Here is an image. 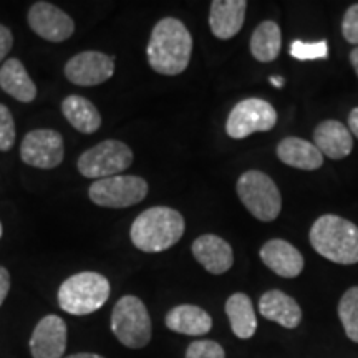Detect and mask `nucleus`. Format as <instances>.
Returning a JSON list of instances; mask_svg holds the SVG:
<instances>
[{"label":"nucleus","mask_w":358,"mask_h":358,"mask_svg":"<svg viewBox=\"0 0 358 358\" xmlns=\"http://www.w3.org/2000/svg\"><path fill=\"white\" fill-rule=\"evenodd\" d=\"M148 62L156 73L174 75L187 69L192 53V37L181 20L166 17L155 25L148 42Z\"/></svg>","instance_id":"f257e3e1"},{"label":"nucleus","mask_w":358,"mask_h":358,"mask_svg":"<svg viewBox=\"0 0 358 358\" xmlns=\"http://www.w3.org/2000/svg\"><path fill=\"white\" fill-rule=\"evenodd\" d=\"M186 222L176 209L156 206L134 219L129 237L136 249L148 254L163 252L173 248L185 234Z\"/></svg>","instance_id":"f03ea898"},{"label":"nucleus","mask_w":358,"mask_h":358,"mask_svg":"<svg viewBox=\"0 0 358 358\" xmlns=\"http://www.w3.org/2000/svg\"><path fill=\"white\" fill-rule=\"evenodd\" d=\"M308 237L322 257L342 266L358 262V227L348 219L334 214L320 216L312 224Z\"/></svg>","instance_id":"7ed1b4c3"},{"label":"nucleus","mask_w":358,"mask_h":358,"mask_svg":"<svg viewBox=\"0 0 358 358\" xmlns=\"http://www.w3.org/2000/svg\"><path fill=\"white\" fill-rule=\"evenodd\" d=\"M111 292L110 282L98 272H78L58 289V306L70 315H88L105 306Z\"/></svg>","instance_id":"20e7f679"},{"label":"nucleus","mask_w":358,"mask_h":358,"mask_svg":"<svg viewBox=\"0 0 358 358\" xmlns=\"http://www.w3.org/2000/svg\"><path fill=\"white\" fill-rule=\"evenodd\" d=\"M111 332L128 348H145L151 342V317L141 299L124 295L111 312Z\"/></svg>","instance_id":"39448f33"},{"label":"nucleus","mask_w":358,"mask_h":358,"mask_svg":"<svg viewBox=\"0 0 358 358\" xmlns=\"http://www.w3.org/2000/svg\"><path fill=\"white\" fill-rule=\"evenodd\" d=\"M237 196L245 209L262 222H271L279 217L282 198L279 187L266 173L250 169L237 179Z\"/></svg>","instance_id":"423d86ee"},{"label":"nucleus","mask_w":358,"mask_h":358,"mask_svg":"<svg viewBox=\"0 0 358 358\" xmlns=\"http://www.w3.org/2000/svg\"><path fill=\"white\" fill-rule=\"evenodd\" d=\"M133 163V151L127 143L105 140L90 148L78 158L77 168L85 178L105 179L118 176Z\"/></svg>","instance_id":"0eeeda50"},{"label":"nucleus","mask_w":358,"mask_h":358,"mask_svg":"<svg viewBox=\"0 0 358 358\" xmlns=\"http://www.w3.org/2000/svg\"><path fill=\"white\" fill-rule=\"evenodd\" d=\"M90 199L96 206L123 209L141 203L148 196V182L140 176H111L96 179L88 189Z\"/></svg>","instance_id":"6e6552de"},{"label":"nucleus","mask_w":358,"mask_h":358,"mask_svg":"<svg viewBox=\"0 0 358 358\" xmlns=\"http://www.w3.org/2000/svg\"><path fill=\"white\" fill-rule=\"evenodd\" d=\"M277 123L274 106L261 98H248L232 108L226 131L232 140H244L252 133L271 131Z\"/></svg>","instance_id":"1a4fd4ad"},{"label":"nucleus","mask_w":358,"mask_h":358,"mask_svg":"<svg viewBox=\"0 0 358 358\" xmlns=\"http://www.w3.org/2000/svg\"><path fill=\"white\" fill-rule=\"evenodd\" d=\"M64 138L55 129H34L20 145V158L25 164L40 169H53L64 161Z\"/></svg>","instance_id":"9d476101"},{"label":"nucleus","mask_w":358,"mask_h":358,"mask_svg":"<svg viewBox=\"0 0 358 358\" xmlns=\"http://www.w3.org/2000/svg\"><path fill=\"white\" fill-rule=\"evenodd\" d=\"M65 77L80 87H95L113 77L115 58L101 52H82L71 57L65 65Z\"/></svg>","instance_id":"9b49d317"},{"label":"nucleus","mask_w":358,"mask_h":358,"mask_svg":"<svg viewBox=\"0 0 358 358\" xmlns=\"http://www.w3.org/2000/svg\"><path fill=\"white\" fill-rule=\"evenodd\" d=\"M29 25L38 37L60 43L75 32V22L69 13L48 2H37L29 10Z\"/></svg>","instance_id":"f8f14e48"},{"label":"nucleus","mask_w":358,"mask_h":358,"mask_svg":"<svg viewBox=\"0 0 358 358\" xmlns=\"http://www.w3.org/2000/svg\"><path fill=\"white\" fill-rule=\"evenodd\" d=\"M66 350V324L58 315H45L30 337L34 358H64Z\"/></svg>","instance_id":"ddd939ff"},{"label":"nucleus","mask_w":358,"mask_h":358,"mask_svg":"<svg viewBox=\"0 0 358 358\" xmlns=\"http://www.w3.org/2000/svg\"><path fill=\"white\" fill-rule=\"evenodd\" d=\"M192 256L209 274L221 275L227 272L234 264L232 248L222 237L216 234L199 236L192 243Z\"/></svg>","instance_id":"4468645a"},{"label":"nucleus","mask_w":358,"mask_h":358,"mask_svg":"<svg viewBox=\"0 0 358 358\" xmlns=\"http://www.w3.org/2000/svg\"><path fill=\"white\" fill-rule=\"evenodd\" d=\"M261 261L277 275L294 279L301 275L303 257L301 250L284 239H271L262 245Z\"/></svg>","instance_id":"2eb2a0df"},{"label":"nucleus","mask_w":358,"mask_h":358,"mask_svg":"<svg viewBox=\"0 0 358 358\" xmlns=\"http://www.w3.org/2000/svg\"><path fill=\"white\" fill-rule=\"evenodd\" d=\"M248 2L245 0H214L209 12V27L214 37L229 40L243 29Z\"/></svg>","instance_id":"dca6fc26"},{"label":"nucleus","mask_w":358,"mask_h":358,"mask_svg":"<svg viewBox=\"0 0 358 358\" xmlns=\"http://www.w3.org/2000/svg\"><path fill=\"white\" fill-rule=\"evenodd\" d=\"M313 145L322 155L330 159H343L352 153V133L337 120L322 122L313 131Z\"/></svg>","instance_id":"f3484780"},{"label":"nucleus","mask_w":358,"mask_h":358,"mask_svg":"<svg viewBox=\"0 0 358 358\" xmlns=\"http://www.w3.org/2000/svg\"><path fill=\"white\" fill-rule=\"evenodd\" d=\"M259 312L264 319L275 322L284 329H295L302 322V308L282 290H268L259 299Z\"/></svg>","instance_id":"a211bd4d"},{"label":"nucleus","mask_w":358,"mask_h":358,"mask_svg":"<svg viewBox=\"0 0 358 358\" xmlns=\"http://www.w3.org/2000/svg\"><path fill=\"white\" fill-rule=\"evenodd\" d=\"M164 324L171 332L189 335V337H201L211 332L213 319L204 308L191 303H182L171 308L166 313Z\"/></svg>","instance_id":"6ab92c4d"},{"label":"nucleus","mask_w":358,"mask_h":358,"mask_svg":"<svg viewBox=\"0 0 358 358\" xmlns=\"http://www.w3.org/2000/svg\"><path fill=\"white\" fill-rule=\"evenodd\" d=\"M277 156L287 166L313 171L324 164V155L317 150V146L302 138H285L277 146Z\"/></svg>","instance_id":"aec40b11"},{"label":"nucleus","mask_w":358,"mask_h":358,"mask_svg":"<svg viewBox=\"0 0 358 358\" xmlns=\"http://www.w3.org/2000/svg\"><path fill=\"white\" fill-rule=\"evenodd\" d=\"M0 88L20 103H30L37 96V87L19 58H8L0 66Z\"/></svg>","instance_id":"412c9836"},{"label":"nucleus","mask_w":358,"mask_h":358,"mask_svg":"<svg viewBox=\"0 0 358 358\" xmlns=\"http://www.w3.org/2000/svg\"><path fill=\"white\" fill-rule=\"evenodd\" d=\"M62 111L71 127L85 134L96 133L101 127V115L92 101L80 95H70L62 101Z\"/></svg>","instance_id":"4be33fe9"},{"label":"nucleus","mask_w":358,"mask_h":358,"mask_svg":"<svg viewBox=\"0 0 358 358\" xmlns=\"http://www.w3.org/2000/svg\"><path fill=\"white\" fill-rule=\"evenodd\" d=\"M226 315L229 319L232 334L237 338H252L257 330V317L249 295L243 292L232 294L226 302Z\"/></svg>","instance_id":"5701e85b"},{"label":"nucleus","mask_w":358,"mask_h":358,"mask_svg":"<svg viewBox=\"0 0 358 358\" xmlns=\"http://www.w3.org/2000/svg\"><path fill=\"white\" fill-rule=\"evenodd\" d=\"M282 37L280 29L275 22L266 20L257 25L254 30L252 38H250V53L257 62L268 64L274 62L280 53Z\"/></svg>","instance_id":"b1692460"},{"label":"nucleus","mask_w":358,"mask_h":358,"mask_svg":"<svg viewBox=\"0 0 358 358\" xmlns=\"http://www.w3.org/2000/svg\"><path fill=\"white\" fill-rule=\"evenodd\" d=\"M338 317L347 337L358 343V285L342 295L338 302Z\"/></svg>","instance_id":"393cba45"},{"label":"nucleus","mask_w":358,"mask_h":358,"mask_svg":"<svg viewBox=\"0 0 358 358\" xmlns=\"http://www.w3.org/2000/svg\"><path fill=\"white\" fill-rule=\"evenodd\" d=\"M290 55L297 60H317V58H325L329 55V47H327L325 40L320 42H302V40H295L290 43Z\"/></svg>","instance_id":"a878e982"},{"label":"nucleus","mask_w":358,"mask_h":358,"mask_svg":"<svg viewBox=\"0 0 358 358\" xmlns=\"http://www.w3.org/2000/svg\"><path fill=\"white\" fill-rule=\"evenodd\" d=\"M186 358H226V352L214 340H196L187 347Z\"/></svg>","instance_id":"bb28decb"},{"label":"nucleus","mask_w":358,"mask_h":358,"mask_svg":"<svg viewBox=\"0 0 358 358\" xmlns=\"http://www.w3.org/2000/svg\"><path fill=\"white\" fill-rule=\"evenodd\" d=\"M15 143V122L10 110L0 103V151H10Z\"/></svg>","instance_id":"cd10ccee"},{"label":"nucleus","mask_w":358,"mask_h":358,"mask_svg":"<svg viewBox=\"0 0 358 358\" xmlns=\"http://www.w3.org/2000/svg\"><path fill=\"white\" fill-rule=\"evenodd\" d=\"M342 34L348 43L358 45V3L348 7L342 20Z\"/></svg>","instance_id":"c85d7f7f"},{"label":"nucleus","mask_w":358,"mask_h":358,"mask_svg":"<svg viewBox=\"0 0 358 358\" xmlns=\"http://www.w3.org/2000/svg\"><path fill=\"white\" fill-rule=\"evenodd\" d=\"M13 45V35L6 25L0 24V62L8 55Z\"/></svg>","instance_id":"c756f323"},{"label":"nucleus","mask_w":358,"mask_h":358,"mask_svg":"<svg viewBox=\"0 0 358 358\" xmlns=\"http://www.w3.org/2000/svg\"><path fill=\"white\" fill-rule=\"evenodd\" d=\"M8 290H10V274L6 267L0 266V307L7 299Z\"/></svg>","instance_id":"7c9ffc66"},{"label":"nucleus","mask_w":358,"mask_h":358,"mask_svg":"<svg viewBox=\"0 0 358 358\" xmlns=\"http://www.w3.org/2000/svg\"><path fill=\"white\" fill-rule=\"evenodd\" d=\"M348 131L358 138V108H353L348 115Z\"/></svg>","instance_id":"2f4dec72"},{"label":"nucleus","mask_w":358,"mask_h":358,"mask_svg":"<svg viewBox=\"0 0 358 358\" xmlns=\"http://www.w3.org/2000/svg\"><path fill=\"white\" fill-rule=\"evenodd\" d=\"M64 358H105V357L98 355V353L82 352V353H73V355H69V357H64Z\"/></svg>","instance_id":"473e14b6"},{"label":"nucleus","mask_w":358,"mask_h":358,"mask_svg":"<svg viewBox=\"0 0 358 358\" xmlns=\"http://www.w3.org/2000/svg\"><path fill=\"white\" fill-rule=\"evenodd\" d=\"M350 64H352L353 70H355V73H357V77H358V47H355L350 52Z\"/></svg>","instance_id":"72a5a7b5"},{"label":"nucleus","mask_w":358,"mask_h":358,"mask_svg":"<svg viewBox=\"0 0 358 358\" xmlns=\"http://www.w3.org/2000/svg\"><path fill=\"white\" fill-rule=\"evenodd\" d=\"M268 82L274 85L275 88H282V85H284V78H280V77H271V78H268Z\"/></svg>","instance_id":"f704fd0d"},{"label":"nucleus","mask_w":358,"mask_h":358,"mask_svg":"<svg viewBox=\"0 0 358 358\" xmlns=\"http://www.w3.org/2000/svg\"><path fill=\"white\" fill-rule=\"evenodd\" d=\"M0 237H2V222H0Z\"/></svg>","instance_id":"c9c22d12"}]
</instances>
